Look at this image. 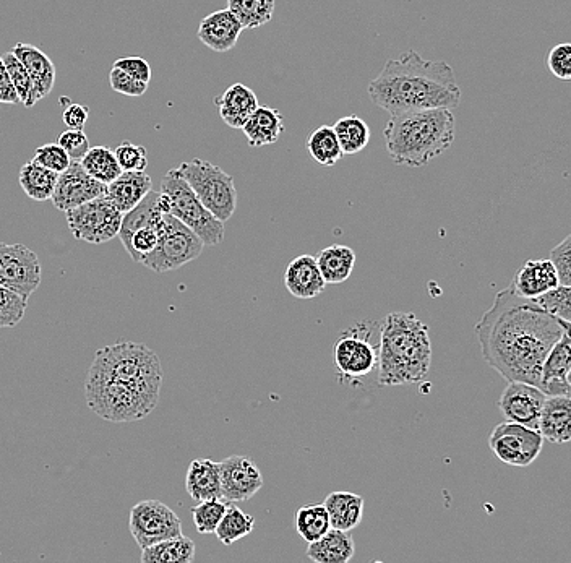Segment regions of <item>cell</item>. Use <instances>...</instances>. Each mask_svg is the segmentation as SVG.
I'll list each match as a JSON object with an SVG mask.
<instances>
[{
    "label": "cell",
    "instance_id": "obj_1",
    "mask_svg": "<svg viewBox=\"0 0 571 563\" xmlns=\"http://www.w3.org/2000/svg\"><path fill=\"white\" fill-rule=\"evenodd\" d=\"M570 322L513 291L503 289L476 325L484 361L507 382H526L539 387L542 364Z\"/></svg>",
    "mask_w": 571,
    "mask_h": 563
},
{
    "label": "cell",
    "instance_id": "obj_2",
    "mask_svg": "<svg viewBox=\"0 0 571 563\" xmlns=\"http://www.w3.org/2000/svg\"><path fill=\"white\" fill-rule=\"evenodd\" d=\"M369 96L377 108L390 114L456 109L461 103V88L450 64L427 61L419 52L408 51L388 59L380 75L370 82Z\"/></svg>",
    "mask_w": 571,
    "mask_h": 563
},
{
    "label": "cell",
    "instance_id": "obj_3",
    "mask_svg": "<svg viewBox=\"0 0 571 563\" xmlns=\"http://www.w3.org/2000/svg\"><path fill=\"white\" fill-rule=\"evenodd\" d=\"M456 121L451 109L432 108L390 114L383 138L393 163L422 168L447 153L455 142Z\"/></svg>",
    "mask_w": 571,
    "mask_h": 563
},
{
    "label": "cell",
    "instance_id": "obj_4",
    "mask_svg": "<svg viewBox=\"0 0 571 563\" xmlns=\"http://www.w3.org/2000/svg\"><path fill=\"white\" fill-rule=\"evenodd\" d=\"M378 383L400 387L422 382L432 366L429 327L416 315L391 312L380 328Z\"/></svg>",
    "mask_w": 571,
    "mask_h": 563
},
{
    "label": "cell",
    "instance_id": "obj_5",
    "mask_svg": "<svg viewBox=\"0 0 571 563\" xmlns=\"http://www.w3.org/2000/svg\"><path fill=\"white\" fill-rule=\"evenodd\" d=\"M91 369L99 370L112 379L135 388L137 392L159 401L163 385V369L155 351L145 344L119 341L99 349Z\"/></svg>",
    "mask_w": 571,
    "mask_h": 563
},
{
    "label": "cell",
    "instance_id": "obj_6",
    "mask_svg": "<svg viewBox=\"0 0 571 563\" xmlns=\"http://www.w3.org/2000/svg\"><path fill=\"white\" fill-rule=\"evenodd\" d=\"M85 398L93 413L117 424L140 421L153 413L158 404L127 383L91 367L86 375Z\"/></svg>",
    "mask_w": 571,
    "mask_h": 563
},
{
    "label": "cell",
    "instance_id": "obj_7",
    "mask_svg": "<svg viewBox=\"0 0 571 563\" xmlns=\"http://www.w3.org/2000/svg\"><path fill=\"white\" fill-rule=\"evenodd\" d=\"M168 202V213L192 229L203 245H218L224 241V223L216 220L194 190L182 179L177 169H171L161 182V192Z\"/></svg>",
    "mask_w": 571,
    "mask_h": 563
},
{
    "label": "cell",
    "instance_id": "obj_8",
    "mask_svg": "<svg viewBox=\"0 0 571 563\" xmlns=\"http://www.w3.org/2000/svg\"><path fill=\"white\" fill-rule=\"evenodd\" d=\"M176 169L216 220L223 223L231 220L237 207V190L231 174L200 158L185 161Z\"/></svg>",
    "mask_w": 571,
    "mask_h": 563
},
{
    "label": "cell",
    "instance_id": "obj_9",
    "mask_svg": "<svg viewBox=\"0 0 571 563\" xmlns=\"http://www.w3.org/2000/svg\"><path fill=\"white\" fill-rule=\"evenodd\" d=\"M203 247L202 239L192 229L169 213H164L158 245L140 260V265L156 273L179 270L197 260L202 255Z\"/></svg>",
    "mask_w": 571,
    "mask_h": 563
},
{
    "label": "cell",
    "instance_id": "obj_10",
    "mask_svg": "<svg viewBox=\"0 0 571 563\" xmlns=\"http://www.w3.org/2000/svg\"><path fill=\"white\" fill-rule=\"evenodd\" d=\"M65 215L73 237L88 244L112 241L121 229L122 213L109 202L106 195L65 211Z\"/></svg>",
    "mask_w": 571,
    "mask_h": 563
},
{
    "label": "cell",
    "instance_id": "obj_11",
    "mask_svg": "<svg viewBox=\"0 0 571 563\" xmlns=\"http://www.w3.org/2000/svg\"><path fill=\"white\" fill-rule=\"evenodd\" d=\"M489 447L505 465L526 468L541 455L544 439L539 430L505 421L492 430Z\"/></svg>",
    "mask_w": 571,
    "mask_h": 563
},
{
    "label": "cell",
    "instance_id": "obj_12",
    "mask_svg": "<svg viewBox=\"0 0 571 563\" xmlns=\"http://www.w3.org/2000/svg\"><path fill=\"white\" fill-rule=\"evenodd\" d=\"M130 533L140 549L182 536L179 516L159 500H143L130 512Z\"/></svg>",
    "mask_w": 571,
    "mask_h": 563
},
{
    "label": "cell",
    "instance_id": "obj_13",
    "mask_svg": "<svg viewBox=\"0 0 571 563\" xmlns=\"http://www.w3.org/2000/svg\"><path fill=\"white\" fill-rule=\"evenodd\" d=\"M41 284L38 255L23 244L0 242V286L10 289L26 302Z\"/></svg>",
    "mask_w": 571,
    "mask_h": 563
},
{
    "label": "cell",
    "instance_id": "obj_14",
    "mask_svg": "<svg viewBox=\"0 0 571 563\" xmlns=\"http://www.w3.org/2000/svg\"><path fill=\"white\" fill-rule=\"evenodd\" d=\"M335 366L344 382H356L374 372L378 364V348L365 330L346 331L335 343Z\"/></svg>",
    "mask_w": 571,
    "mask_h": 563
},
{
    "label": "cell",
    "instance_id": "obj_15",
    "mask_svg": "<svg viewBox=\"0 0 571 563\" xmlns=\"http://www.w3.org/2000/svg\"><path fill=\"white\" fill-rule=\"evenodd\" d=\"M221 495L229 503L247 502L263 487L262 471L250 456L234 455L219 463Z\"/></svg>",
    "mask_w": 571,
    "mask_h": 563
},
{
    "label": "cell",
    "instance_id": "obj_16",
    "mask_svg": "<svg viewBox=\"0 0 571 563\" xmlns=\"http://www.w3.org/2000/svg\"><path fill=\"white\" fill-rule=\"evenodd\" d=\"M101 195H106V184L91 177L80 161H72L69 168L57 176L51 200L57 210L65 213Z\"/></svg>",
    "mask_w": 571,
    "mask_h": 563
},
{
    "label": "cell",
    "instance_id": "obj_17",
    "mask_svg": "<svg viewBox=\"0 0 571 563\" xmlns=\"http://www.w3.org/2000/svg\"><path fill=\"white\" fill-rule=\"evenodd\" d=\"M547 395L541 388L526 382H508L499 400L505 421L537 430V421Z\"/></svg>",
    "mask_w": 571,
    "mask_h": 563
},
{
    "label": "cell",
    "instance_id": "obj_18",
    "mask_svg": "<svg viewBox=\"0 0 571 563\" xmlns=\"http://www.w3.org/2000/svg\"><path fill=\"white\" fill-rule=\"evenodd\" d=\"M571 340L570 331L563 333L557 343L552 346L546 361L542 364L539 388L547 396L571 395Z\"/></svg>",
    "mask_w": 571,
    "mask_h": 563
},
{
    "label": "cell",
    "instance_id": "obj_19",
    "mask_svg": "<svg viewBox=\"0 0 571 563\" xmlns=\"http://www.w3.org/2000/svg\"><path fill=\"white\" fill-rule=\"evenodd\" d=\"M241 22L232 15L231 10L224 9L210 13L203 18L198 26V39L207 48L215 52H228L236 48L237 41L241 38Z\"/></svg>",
    "mask_w": 571,
    "mask_h": 563
},
{
    "label": "cell",
    "instance_id": "obj_20",
    "mask_svg": "<svg viewBox=\"0 0 571 563\" xmlns=\"http://www.w3.org/2000/svg\"><path fill=\"white\" fill-rule=\"evenodd\" d=\"M537 430L542 439L550 443L565 445L571 440V398L570 395L547 396L542 404Z\"/></svg>",
    "mask_w": 571,
    "mask_h": 563
},
{
    "label": "cell",
    "instance_id": "obj_21",
    "mask_svg": "<svg viewBox=\"0 0 571 563\" xmlns=\"http://www.w3.org/2000/svg\"><path fill=\"white\" fill-rule=\"evenodd\" d=\"M284 286L296 299H314L320 296L327 283L320 273L317 258L314 255L294 258L284 271Z\"/></svg>",
    "mask_w": 571,
    "mask_h": 563
},
{
    "label": "cell",
    "instance_id": "obj_22",
    "mask_svg": "<svg viewBox=\"0 0 571 563\" xmlns=\"http://www.w3.org/2000/svg\"><path fill=\"white\" fill-rule=\"evenodd\" d=\"M10 52L22 62L26 72L30 75L36 101L46 98L56 85L57 70L51 57L36 46L23 43L15 44Z\"/></svg>",
    "mask_w": 571,
    "mask_h": 563
},
{
    "label": "cell",
    "instance_id": "obj_23",
    "mask_svg": "<svg viewBox=\"0 0 571 563\" xmlns=\"http://www.w3.org/2000/svg\"><path fill=\"white\" fill-rule=\"evenodd\" d=\"M559 275L549 258L546 260H528L516 271L511 288L524 299H534L559 286Z\"/></svg>",
    "mask_w": 571,
    "mask_h": 563
},
{
    "label": "cell",
    "instance_id": "obj_24",
    "mask_svg": "<svg viewBox=\"0 0 571 563\" xmlns=\"http://www.w3.org/2000/svg\"><path fill=\"white\" fill-rule=\"evenodd\" d=\"M151 187L153 181L145 171H122L121 176L106 185V197L124 215L142 202Z\"/></svg>",
    "mask_w": 571,
    "mask_h": 563
},
{
    "label": "cell",
    "instance_id": "obj_25",
    "mask_svg": "<svg viewBox=\"0 0 571 563\" xmlns=\"http://www.w3.org/2000/svg\"><path fill=\"white\" fill-rule=\"evenodd\" d=\"M215 104L219 117L231 129H242V125L249 119L250 114L260 106L254 90H250L249 86L242 85V83L229 86L223 95L215 98Z\"/></svg>",
    "mask_w": 571,
    "mask_h": 563
},
{
    "label": "cell",
    "instance_id": "obj_26",
    "mask_svg": "<svg viewBox=\"0 0 571 563\" xmlns=\"http://www.w3.org/2000/svg\"><path fill=\"white\" fill-rule=\"evenodd\" d=\"M163 216V210L159 205V192L151 189L142 198V202L122 215L121 229L117 236L121 239L125 252L130 254V239L138 229L158 228L159 224L163 223Z\"/></svg>",
    "mask_w": 571,
    "mask_h": 563
},
{
    "label": "cell",
    "instance_id": "obj_27",
    "mask_svg": "<svg viewBox=\"0 0 571 563\" xmlns=\"http://www.w3.org/2000/svg\"><path fill=\"white\" fill-rule=\"evenodd\" d=\"M250 147L262 148L275 145L284 132V117L278 109L258 106L242 125Z\"/></svg>",
    "mask_w": 571,
    "mask_h": 563
},
{
    "label": "cell",
    "instance_id": "obj_28",
    "mask_svg": "<svg viewBox=\"0 0 571 563\" xmlns=\"http://www.w3.org/2000/svg\"><path fill=\"white\" fill-rule=\"evenodd\" d=\"M187 494L197 502L210 499H223L221 495V479H219V463L207 458H197L190 463L185 478Z\"/></svg>",
    "mask_w": 571,
    "mask_h": 563
},
{
    "label": "cell",
    "instance_id": "obj_29",
    "mask_svg": "<svg viewBox=\"0 0 571 563\" xmlns=\"http://www.w3.org/2000/svg\"><path fill=\"white\" fill-rule=\"evenodd\" d=\"M354 552L356 544L349 531L335 528L307 547V557L315 563H346L353 559Z\"/></svg>",
    "mask_w": 571,
    "mask_h": 563
},
{
    "label": "cell",
    "instance_id": "obj_30",
    "mask_svg": "<svg viewBox=\"0 0 571 563\" xmlns=\"http://www.w3.org/2000/svg\"><path fill=\"white\" fill-rule=\"evenodd\" d=\"M323 505L327 508L331 528L353 531L364 518V497L353 492H331Z\"/></svg>",
    "mask_w": 571,
    "mask_h": 563
},
{
    "label": "cell",
    "instance_id": "obj_31",
    "mask_svg": "<svg viewBox=\"0 0 571 563\" xmlns=\"http://www.w3.org/2000/svg\"><path fill=\"white\" fill-rule=\"evenodd\" d=\"M317 265L327 284H340L353 275L356 252L346 245H330L317 255Z\"/></svg>",
    "mask_w": 571,
    "mask_h": 563
},
{
    "label": "cell",
    "instance_id": "obj_32",
    "mask_svg": "<svg viewBox=\"0 0 571 563\" xmlns=\"http://www.w3.org/2000/svg\"><path fill=\"white\" fill-rule=\"evenodd\" d=\"M142 563H192L195 560V542L185 538L166 539L142 549Z\"/></svg>",
    "mask_w": 571,
    "mask_h": 563
},
{
    "label": "cell",
    "instance_id": "obj_33",
    "mask_svg": "<svg viewBox=\"0 0 571 563\" xmlns=\"http://www.w3.org/2000/svg\"><path fill=\"white\" fill-rule=\"evenodd\" d=\"M57 176H59L57 172L44 168L41 164L36 163L35 160H31L20 169L18 182H20L23 192L31 200L46 202V200H51L52 194H54Z\"/></svg>",
    "mask_w": 571,
    "mask_h": 563
},
{
    "label": "cell",
    "instance_id": "obj_34",
    "mask_svg": "<svg viewBox=\"0 0 571 563\" xmlns=\"http://www.w3.org/2000/svg\"><path fill=\"white\" fill-rule=\"evenodd\" d=\"M333 130L343 155H357L364 151L372 135L367 122L359 116L341 117L340 121L333 125Z\"/></svg>",
    "mask_w": 571,
    "mask_h": 563
},
{
    "label": "cell",
    "instance_id": "obj_35",
    "mask_svg": "<svg viewBox=\"0 0 571 563\" xmlns=\"http://www.w3.org/2000/svg\"><path fill=\"white\" fill-rule=\"evenodd\" d=\"M307 150L315 163L320 166H335L343 158L340 143L336 138L335 130L330 125H322L314 132H310L307 138Z\"/></svg>",
    "mask_w": 571,
    "mask_h": 563
},
{
    "label": "cell",
    "instance_id": "obj_36",
    "mask_svg": "<svg viewBox=\"0 0 571 563\" xmlns=\"http://www.w3.org/2000/svg\"><path fill=\"white\" fill-rule=\"evenodd\" d=\"M228 10L241 22L244 30H255L273 18L275 0H228Z\"/></svg>",
    "mask_w": 571,
    "mask_h": 563
},
{
    "label": "cell",
    "instance_id": "obj_37",
    "mask_svg": "<svg viewBox=\"0 0 571 563\" xmlns=\"http://www.w3.org/2000/svg\"><path fill=\"white\" fill-rule=\"evenodd\" d=\"M255 528V518L242 512L241 508L234 507L229 503L223 518L219 521L215 534L224 546H231L234 542L247 538Z\"/></svg>",
    "mask_w": 571,
    "mask_h": 563
},
{
    "label": "cell",
    "instance_id": "obj_38",
    "mask_svg": "<svg viewBox=\"0 0 571 563\" xmlns=\"http://www.w3.org/2000/svg\"><path fill=\"white\" fill-rule=\"evenodd\" d=\"M296 529L307 544L322 538L331 529L327 508L323 503L305 505L296 512Z\"/></svg>",
    "mask_w": 571,
    "mask_h": 563
},
{
    "label": "cell",
    "instance_id": "obj_39",
    "mask_svg": "<svg viewBox=\"0 0 571 563\" xmlns=\"http://www.w3.org/2000/svg\"><path fill=\"white\" fill-rule=\"evenodd\" d=\"M80 163L91 177H95L96 181L106 185L121 176V166L117 163L114 151L108 147H90Z\"/></svg>",
    "mask_w": 571,
    "mask_h": 563
},
{
    "label": "cell",
    "instance_id": "obj_40",
    "mask_svg": "<svg viewBox=\"0 0 571 563\" xmlns=\"http://www.w3.org/2000/svg\"><path fill=\"white\" fill-rule=\"evenodd\" d=\"M2 61H4L5 69L9 72L10 80H12L13 86H15L20 104H23L25 108H33L38 101L35 98V90H33L30 75L26 72L22 62L18 61L12 52L4 54Z\"/></svg>",
    "mask_w": 571,
    "mask_h": 563
},
{
    "label": "cell",
    "instance_id": "obj_41",
    "mask_svg": "<svg viewBox=\"0 0 571 563\" xmlns=\"http://www.w3.org/2000/svg\"><path fill=\"white\" fill-rule=\"evenodd\" d=\"M229 502L224 499L203 500L197 507L192 508L194 525L200 534H215L219 521L223 518Z\"/></svg>",
    "mask_w": 571,
    "mask_h": 563
},
{
    "label": "cell",
    "instance_id": "obj_42",
    "mask_svg": "<svg viewBox=\"0 0 571 563\" xmlns=\"http://www.w3.org/2000/svg\"><path fill=\"white\" fill-rule=\"evenodd\" d=\"M571 288L570 286H555V288L549 289L547 293L541 294V296L534 297L531 301L537 306L541 307L542 310H546L547 314L555 315L559 319L565 320V322H570L571 319Z\"/></svg>",
    "mask_w": 571,
    "mask_h": 563
},
{
    "label": "cell",
    "instance_id": "obj_43",
    "mask_svg": "<svg viewBox=\"0 0 571 563\" xmlns=\"http://www.w3.org/2000/svg\"><path fill=\"white\" fill-rule=\"evenodd\" d=\"M28 302L10 289L0 286V328L17 327L25 317Z\"/></svg>",
    "mask_w": 571,
    "mask_h": 563
},
{
    "label": "cell",
    "instance_id": "obj_44",
    "mask_svg": "<svg viewBox=\"0 0 571 563\" xmlns=\"http://www.w3.org/2000/svg\"><path fill=\"white\" fill-rule=\"evenodd\" d=\"M117 163L122 171H145L148 166V153L142 145L132 142H124L114 151Z\"/></svg>",
    "mask_w": 571,
    "mask_h": 563
},
{
    "label": "cell",
    "instance_id": "obj_45",
    "mask_svg": "<svg viewBox=\"0 0 571 563\" xmlns=\"http://www.w3.org/2000/svg\"><path fill=\"white\" fill-rule=\"evenodd\" d=\"M33 160L41 164V166H44V168L57 172V174H61V172L69 168V164L72 163L69 155L65 153L64 148H62L59 143H48V145L39 147L38 150H36Z\"/></svg>",
    "mask_w": 571,
    "mask_h": 563
},
{
    "label": "cell",
    "instance_id": "obj_46",
    "mask_svg": "<svg viewBox=\"0 0 571 563\" xmlns=\"http://www.w3.org/2000/svg\"><path fill=\"white\" fill-rule=\"evenodd\" d=\"M547 67L554 77L570 82L571 80V44L560 43L547 54Z\"/></svg>",
    "mask_w": 571,
    "mask_h": 563
},
{
    "label": "cell",
    "instance_id": "obj_47",
    "mask_svg": "<svg viewBox=\"0 0 571 563\" xmlns=\"http://www.w3.org/2000/svg\"><path fill=\"white\" fill-rule=\"evenodd\" d=\"M163 224V223H161ZM161 224L158 228H143L138 229L137 233L130 239V257L135 263H140L145 255L150 254L156 249L159 241V229H161Z\"/></svg>",
    "mask_w": 571,
    "mask_h": 563
},
{
    "label": "cell",
    "instance_id": "obj_48",
    "mask_svg": "<svg viewBox=\"0 0 571 563\" xmlns=\"http://www.w3.org/2000/svg\"><path fill=\"white\" fill-rule=\"evenodd\" d=\"M550 262L554 265L559 283L563 286L571 284V236L565 237L559 245L550 250Z\"/></svg>",
    "mask_w": 571,
    "mask_h": 563
},
{
    "label": "cell",
    "instance_id": "obj_49",
    "mask_svg": "<svg viewBox=\"0 0 571 563\" xmlns=\"http://www.w3.org/2000/svg\"><path fill=\"white\" fill-rule=\"evenodd\" d=\"M109 83L111 88L121 95L130 96V98H140L145 95L148 90V83L140 82L137 78L130 77L125 74L124 70L112 67L111 74H109Z\"/></svg>",
    "mask_w": 571,
    "mask_h": 563
},
{
    "label": "cell",
    "instance_id": "obj_50",
    "mask_svg": "<svg viewBox=\"0 0 571 563\" xmlns=\"http://www.w3.org/2000/svg\"><path fill=\"white\" fill-rule=\"evenodd\" d=\"M57 143L64 148L65 153L69 155L70 160L80 161L86 155V151L90 150V140L86 137L83 130H65L59 135Z\"/></svg>",
    "mask_w": 571,
    "mask_h": 563
},
{
    "label": "cell",
    "instance_id": "obj_51",
    "mask_svg": "<svg viewBox=\"0 0 571 563\" xmlns=\"http://www.w3.org/2000/svg\"><path fill=\"white\" fill-rule=\"evenodd\" d=\"M112 67L124 70L125 74H129L130 77L137 78L140 82L150 83L151 67L145 59H142V57H119V59L114 61Z\"/></svg>",
    "mask_w": 571,
    "mask_h": 563
},
{
    "label": "cell",
    "instance_id": "obj_52",
    "mask_svg": "<svg viewBox=\"0 0 571 563\" xmlns=\"http://www.w3.org/2000/svg\"><path fill=\"white\" fill-rule=\"evenodd\" d=\"M90 111L82 104H69L62 112V121L67 125V129L83 130L88 121Z\"/></svg>",
    "mask_w": 571,
    "mask_h": 563
},
{
    "label": "cell",
    "instance_id": "obj_53",
    "mask_svg": "<svg viewBox=\"0 0 571 563\" xmlns=\"http://www.w3.org/2000/svg\"><path fill=\"white\" fill-rule=\"evenodd\" d=\"M0 103L20 104L15 86H13L12 80H10L9 72L5 69L2 56H0Z\"/></svg>",
    "mask_w": 571,
    "mask_h": 563
}]
</instances>
